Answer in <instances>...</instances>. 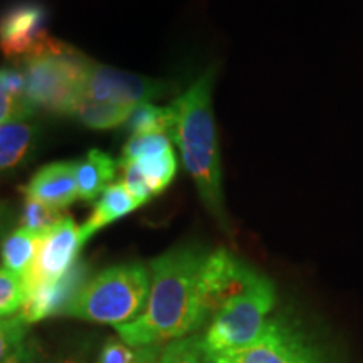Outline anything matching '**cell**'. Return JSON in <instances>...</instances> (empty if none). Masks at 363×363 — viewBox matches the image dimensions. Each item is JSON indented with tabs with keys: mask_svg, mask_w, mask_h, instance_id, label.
Instances as JSON below:
<instances>
[{
	"mask_svg": "<svg viewBox=\"0 0 363 363\" xmlns=\"http://www.w3.org/2000/svg\"><path fill=\"white\" fill-rule=\"evenodd\" d=\"M89 59L71 45L51 39L43 51L17 61L26 76V96L35 108L52 115L69 116L83 99Z\"/></svg>",
	"mask_w": 363,
	"mask_h": 363,
	"instance_id": "4",
	"label": "cell"
},
{
	"mask_svg": "<svg viewBox=\"0 0 363 363\" xmlns=\"http://www.w3.org/2000/svg\"><path fill=\"white\" fill-rule=\"evenodd\" d=\"M29 326L21 315L0 318V363L6 362V358L27 338Z\"/></svg>",
	"mask_w": 363,
	"mask_h": 363,
	"instance_id": "24",
	"label": "cell"
},
{
	"mask_svg": "<svg viewBox=\"0 0 363 363\" xmlns=\"http://www.w3.org/2000/svg\"><path fill=\"white\" fill-rule=\"evenodd\" d=\"M38 108L27 98L13 96L0 89V126L11 123H22L35 115Z\"/></svg>",
	"mask_w": 363,
	"mask_h": 363,
	"instance_id": "25",
	"label": "cell"
},
{
	"mask_svg": "<svg viewBox=\"0 0 363 363\" xmlns=\"http://www.w3.org/2000/svg\"><path fill=\"white\" fill-rule=\"evenodd\" d=\"M120 163L101 150H89L83 160L76 162V182L79 199L94 202L111 185Z\"/></svg>",
	"mask_w": 363,
	"mask_h": 363,
	"instance_id": "15",
	"label": "cell"
},
{
	"mask_svg": "<svg viewBox=\"0 0 363 363\" xmlns=\"http://www.w3.org/2000/svg\"><path fill=\"white\" fill-rule=\"evenodd\" d=\"M256 269L227 249L207 254L201 278V298L206 323L229 298L246 288Z\"/></svg>",
	"mask_w": 363,
	"mask_h": 363,
	"instance_id": "10",
	"label": "cell"
},
{
	"mask_svg": "<svg viewBox=\"0 0 363 363\" xmlns=\"http://www.w3.org/2000/svg\"><path fill=\"white\" fill-rule=\"evenodd\" d=\"M136 355V348L130 347L120 337H113L103 345L94 363H131Z\"/></svg>",
	"mask_w": 363,
	"mask_h": 363,
	"instance_id": "26",
	"label": "cell"
},
{
	"mask_svg": "<svg viewBox=\"0 0 363 363\" xmlns=\"http://www.w3.org/2000/svg\"><path fill=\"white\" fill-rule=\"evenodd\" d=\"M212 355V353H211ZM214 363H328L305 331L286 318L267 320L251 345L238 352L212 355Z\"/></svg>",
	"mask_w": 363,
	"mask_h": 363,
	"instance_id": "6",
	"label": "cell"
},
{
	"mask_svg": "<svg viewBox=\"0 0 363 363\" xmlns=\"http://www.w3.org/2000/svg\"><path fill=\"white\" fill-rule=\"evenodd\" d=\"M48 363H93V348L81 345L74 350L62 352L61 355H57Z\"/></svg>",
	"mask_w": 363,
	"mask_h": 363,
	"instance_id": "30",
	"label": "cell"
},
{
	"mask_svg": "<svg viewBox=\"0 0 363 363\" xmlns=\"http://www.w3.org/2000/svg\"><path fill=\"white\" fill-rule=\"evenodd\" d=\"M160 363H214L212 355L207 352L202 337H190L175 340L163 347Z\"/></svg>",
	"mask_w": 363,
	"mask_h": 363,
	"instance_id": "21",
	"label": "cell"
},
{
	"mask_svg": "<svg viewBox=\"0 0 363 363\" xmlns=\"http://www.w3.org/2000/svg\"><path fill=\"white\" fill-rule=\"evenodd\" d=\"M148 293V264L123 262L86 281L62 315L116 328L142 315Z\"/></svg>",
	"mask_w": 363,
	"mask_h": 363,
	"instance_id": "3",
	"label": "cell"
},
{
	"mask_svg": "<svg viewBox=\"0 0 363 363\" xmlns=\"http://www.w3.org/2000/svg\"><path fill=\"white\" fill-rule=\"evenodd\" d=\"M135 106H125V104L93 101V99L83 98L72 108L71 118H76L81 125L93 130H113L123 126L128 120L131 110Z\"/></svg>",
	"mask_w": 363,
	"mask_h": 363,
	"instance_id": "18",
	"label": "cell"
},
{
	"mask_svg": "<svg viewBox=\"0 0 363 363\" xmlns=\"http://www.w3.org/2000/svg\"><path fill=\"white\" fill-rule=\"evenodd\" d=\"M172 91L174 86L163 79L133 74L94 61H89L86 67L83 98L93 101L136 106L165 98Z\"/></svg>",
	"mask_w": 363,
	"mask_h": 363,
	"instance_id": "7",
	"label": "cell"
},
{
	"mask_svg": "<svg viewBox=\"0 0 363 363\" xmlns=\"http://www.w3.org/2000/svg\"><path fill=\"white\" fill-rule=\"evenodd\" d=\"M208 251L185 244L150 261V293L145 310L130 323L116 326L130 347L167 345L195 335L206 325L201 278Z\"/></svg>",
	"mask_w": 363,
	"mask_h": 363,
	"instance_id": "1",
	"label": "cell"
},
{
	"mask_svg": "<svg viewBox=\"0 0 363 363\" xmlns=\"http://www.w3.org/2000/svg\"><path fill=\"white\" fill-rule=\"evenodd\" d=\"M165 345H148L136 348V355L131 363H160V357Z\"/></svg>",
	"mask_w": 363,
	"mask_h": 363,
	"instance_id": "31",
	"label": "cell"
},
{
	"mask_svg": "<svg viewBox=\"0 0 363 363\" xmlns=\"http://www.w3.org/2000/svg\"><path fill=\"white\" fill-rule=\"evenodd\" d=\"M26 76L21 71V67L13 65L12 67H2L0 69V89L7 91L13 96H26Z\"/></svg>",
	"mask_w": 363,
	"mask_h": 363,
	"instance_id": "27",
	"label": "cell"
},
{
	"mask_svg": "<svg viewBox=\"0 0 363 363\" xmlns=\"http://www.w3.org/2000/svg\"><path fill=\"white\" fill-rule=\"evenodd\" d=\"M216 69L203 71L170 103L175 113L172 142L179 148L185 170L192 177L199 197L225 233H230L222 189V163L212 91Z\"/></svg>",
	"mask_w": 363,
	"mask_h": 363,
	"instance_id": "2",
	"label": "cell"
},
{
	"mask_svg": "<svg viewBox=\"0 0 363 363\" xmlns=\"http://www.w3.org/2000/svg\"><path fill=\"white\" fill-rule=\"evenodd\" d=\"M19 224V212L7 201H0V242Z\"/></svg>",
	"mask_w": 363,
	"mask_h": 363,
	"instance_id": "29",
	"label": "cell"
},
{
	"mask_svg": "<svg viewBox=\"0 0 363 363\" xmlns=\"http://www.w3.org/2000/svg\"><path fill=\"white\" fill-rule=\"evenodd\" d=\"M120 167L123 169V185L136 201L145 206L174 182L179 163L175 150L172 148L160 155L120 163Z\"/></svg>",
	"mask_w": 363,
	"mask_h": 363,
	"instance_id": "12",
	"label": "cell"
},
{
	"mask_svg": "<svg viewBox=\"0 0 363 363\" xmlns=\"http://www.w3.org/2000/svg\"><path fill=\"white\" fill-rule=\"evenodd\" d=\"M88 279V266L78 261L62 278L34 286L19 315L29 325L38 323L49 316L62 315L71 299Z\"/></svg>",
	"mask_w": 363,
	"mask_h": 363,
	"instance_id": "11",
	"label": "cell"
},
{
	"mask_svg": "<svg viewBox=\"0 0 363 363\" xmlns=\"http://www.w3.org/2000/svg\"><path fill=\"white\" fill-rule=\"evenodd\" d=\"M142 207L136 199L128 192L123 182L111 184L104 192L96 199L93 214L81 225V239L86 244L91 238H94L99 230L108 227L113 222L123 219L131 212Z\"/></svg>",
	"mask_w": 363,
	"mask_h": 363,
	"instance_id": "14",
	"label": "cell"
},
{
	"mask_svg": "<svg viewBox=\"0 0 363 363\" xmlns=\"http://www.w3.org/2000/svg\"><path fill=\"white\" fill-rule=\"evenodd\" d=\"M172 138L160 133H147V135H131L128 142L125 143L121 158L118 162L125 163L131 160H138L143 157L160 155L172 150Z\"/></svg>",
	"mask_w": 363,
	"mask_h": 363,
	"instance_id": "23",
	"label": "cell"
},
{
	"mask_svg": "<svg viewBox=\"0 0 363 363\" xmlns=\"http://www.w3.org/2000/svg\"><path fill=\"white\" fill-rule=\"evenodd\" d=\"M43 234L30 233L24 227H16L6 239L0 242V261L2 267L22 279L29 278L35 257H38Z\"/></svg>",
	"mask_w": 363,
	"mask_h": 363,
	"instance_id": "16",
	"label": "cell"
},
{
	"mask_svg": "<svg viewBox=\"0 0 363 363\" xmlns=\"http://www.w3.org/2000/svg\"><path fill=\"white\" fill-rule=\"evenodd\" d=\"M51 39L48 12L38 2L16 4L0 17V51L12 61L34 56Z\"/></svg>",
	"mask_w": 363,
	"mask_h": 363,
	"instance_id": "9",
	"label": "cell"
},
{
	"mask_svg": "<svg viewBox=\"0 0 363 363\" xmlns=\"http://www.w3.org/2000/svg\"><path fill=\"white\" fill-rule=\"evenodd\" d=\"M38 142V126L11 123L0 126V175L21 167L30 157Z\"/></svg>",
	"mask_w": 363,
	"mask_h": 363,
	"instance_id": "17",
	"label": "cell"
},
{
	"mask_svg": "<svg viewBox=\"0 0 363 363\" xmlns=\"http://www.w3.org/2000/svg\"><path fill=\"white\" fill-rule=\"evenodd\" d=\"M65 216L61 211L51 208L35 199L26 197L22 211L19 212V227L30 230L35 234H45L54 224L61 220Z\"/></svg>",
	"mask_w": 363,
	"mask_h": 363,
	"instance_id": "22",
	"label": "cell"
},
{
	"mask_svg": "<svg viewBox=\"0 0 363 363\" xmlns=\"http://www.w3.org/2000/svg\"><path fill=\"white\" fill-rule=\"evenodd\" d=\"M83 246L81 227L72 217L62 216L57 224L43 234L34 267L26 279L29 293L34 286L62 278L79 261Z\"/></svg>",
	"mask_w": 363,
	"mask_h": 363,
	"instance_id": "8",
	"label": "cell"
},
{
	"mask_svg": "<svg viewBox=\"0 0 363 363\" xmlns=\"http://www.w3.org/2000/svg\"><path fill=\"white\" fill-rule=\"evenodd\" d=\"M274 283L256 271L246 288L229 298L207 321L202 342L212 355L238 352L261 335L274 310Z\"/></svg>",
	"mask_w": 363,
	"mask_h": 363,
	"instance_id": "5",
	"label": "cell"
},
{
	"mask_svg": "<svg viewBox=\"0 0 363 363\" xmlns=\"http://www.w3.org/2000/svg\"><path fill=\"white\" fill-rule=\"evenodd\" d=\"M24 197L35 199L56 211H65L79 199L76 162H54L35 172L26 187Z\"/></svg>",
	"mask_w": 363,
	"mask_h": 363,
	"instance_id": "13",
	"label": "cell"
},
{
	"mask_svg": "<svg viewBox=\"0 0 363 363\" xmlns=\"http://www.w3.org/2000/svg\"><path fill=\"white\" fill-rule=\"evenodd\" d=\"M130 135L160 133L172 138L175 126V113L172 106H157L153 103H140L131 110L123 125Z\"/></svg>",
	"mask_w": 363,
	"mask_h": 363,
	"instance_id": "19",
	"label": "cell"
},
{
	"mask_svg": "<svg viewBox=\"0 0 363 363\" xmlns=\"http://www.w3.org/2000/svg\"><path fill=\"white\" fill-rule=\"evenodd\" d=\"M29 299V288L21 276L0 266V318L19 315Z\"/></svg>",
	"mask_w": 363,
	"mask_h": 363,
	"instance_id": "20",
	"label": "cell"
},
{
	"mask_svg": "<svg viewBox=\"0 0 363 363\" xmlns=\"http://www.w3.org/2000/svg\"><path fill=\"white\" fill-rule=\"evenodd\" d=\"M4 363H40V348L38 342L27 337Z\"/></svg>",
	"mask_w": 363,
	"mask_h": 363,
	"instance_id": "28",
	"label": "cell"
}]
</instances>
